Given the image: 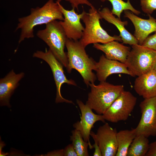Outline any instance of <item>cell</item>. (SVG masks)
<instances>
[{"instance_id": "obj_1", "label": "cell", "mask_w": 156, "mask_h": 156, "mask_svg": "<svg viewBox=\"0 0 156 156\" xmlns=\"http://www.w3.org/2000/svg\"><path fill=\"white\" fill-rule=\"evenodd\" d=\"M63 21L64 17L57 3L54 0H49L41 7L31 8L30 13L18 19L16 31H21L18 43L25 39L34 37V29L36 26L46 24L54 20Z\"/></svg>"}, {"instance_id": "obj_2", "label": "cell", "mask_w": 156, "mask_h": 156, "mask_svg": "<svg viewBox=\"0 0 156 156\" xmlns=\"http://www.w3.org/2000/svg\"><path fill=\"white\" fill-rule=\"evenodd\" d=\"M65 46L67 50V72L70 73L72 69L76 70L80 74L84 81L88 87L90 83H94L97 77L92 72L95 71L96 62L89 57L84 47L79 41L67 38Z\"/></svg>"}, {"instance_id": "obj_3", "label": "cell", "mask_w": 156, "mask_h": 156, "mask_svg": "<svg viewBox=\"0 0 156 156\" xmlns=\"http://www.w3.org/2000/svg\"><path fill=\"white\" fill-rule=\"evenodd\" d=\"M88 12L84 10L81 18L85 27L81 38L79 41L84 47L91 44H103L116 40L121 41L120 36L109 35L101 26L100 20L101 17L99 11L92 5Z\"/></svg>"}, {"instance_id": "obj_4", "label": "cell", "mask_w": 156, "mask_h": 156, "mask_svg": "<svg viewBox=\"0 0 156 156\" xmlns=\"http://www.w3.org/2000/svg\"><path fill=\"white\" fill-rule=\"evenodd\" d=\"M91 91L86 104L98 114L103 115L124 90L122 85H114L105 81L95 85L90 83Z\"/></svg>"}, {"instance_id": "obj_5", "label": "cell", "mask_w": 156, "mask_h": 156, "mask_svg": "<svg viewBox=\"0 0 156 156\" xmlns=\"http://www.w3.org/2000/svg\"><path fill=\"white\" fill-rule=\"evenodd\" d=\"M45 28L38 31L37 36L49 46L57 59L66 68L68 59L64 49L67 37L59 21L54 20L46 24Z\"/></svg>"}, {"instance_id": "obj_6", "label": "cell", "mask_w": 156, "mask_h": 156, "mask_svg": "<svg viewBox=\"0 0 156 156\" xmlns=\"http://www.w3.org/2000/svg\"><path fill=\"white\" fill-rule=\"evenodd\" d=\"M156 51L137 44L132 45L125 63L131 76L137 77L153 69Z\"/></svg>"}, {"instance_id": "obj_7", "label": "cell", "mask_w": 156, "mask_h": 156, "mask_svg": "<svg viewBox=\"0 0 156 156\" xmlns=\"http://www.w3.org/2000/svg\"><path fill=\"white\" fill-rule=\"evenodd\" d=\"M34 57L41 59L45 61L49 66L53 74L56 88L55 102L56 103L62 102L74 104L73 102L64 98L61 93V88L63 83L77 86L75 82L72 79H68L64 73L63 65L57 59L49 49L45 51H37L33 55Z\"/></svg>"}, {"instance_id": "obj_8", "label": "cell", "mask_w": 156, "mask_h": 156, "mask_svg": "<svg viewBox=\"0 0 156 156\" xmlns=\"http://www.w3.org/2000/svg\"><path fill=\"white\" fill-rule=\"evenodd\" d=\"M137 101V98L130 92L123 90L103 114L104 119L112 123L127 120Z\"/></svg>"}, {"instance_id": "obj_9", "label": "cell", "mask_w": 156, "mask_h": 156, "mask_svg": "<svg viewBox=\"0 0 156 156\" xmlns=\"http://www.w3.org/2000/svg\"><path fill=\"white\" fill-rule=\"evenodd\" d=\"M141 117L135 128L136 135L156 136V97L145 99L140 104Z\"/></svg>"}, {"instance_id": "obj_10", "label": "cell", "mask_w": 156, "mask_h": 156, "mask_svg": "<svg viewBox=\"0 0 156 156\" xmlns=\"http://www.w3.org/2000/svg\"><path fill=\"white\" fill-rule=\"evenodd\" d=\"M77 103L80 110L81 116L80 120L73 124V127L81 133L84 140L89 144L90 149L93 148L90 141L91 130L94 124L96 122H105L103 115L94 113L92 109L86 104H84L81 101L77 99Z\"/></svg>"}, {"instance_id": "obj_11", "label": "cell", "mask_w": 156, "mask_h": 156, "mask_svg": "<svg viewBox=\"0 0 156 156\" xmlns=\"http://www.w3.org/2000/svg\"><path fill=\"white\" fill-rule=\"evenodd\" d=\"M117 132L105 123L99 127L96 133L91 131L90 135L97 141L102 156H116L118 150Z\"/></svg>"}, {"instance_id": "obj_12", "label": "cell", "mask_w": 156, "mask_h": 156, "mask_svg": "<svg viewBox=\"0 0 156 156\" xmlns=\"http://www.w3.org/2000/svg\"><path fill=\"white\" fill-rule=\"evenodd\" d=\"M57 2L64 17V20L59 21V23L67 38L74 40H80L84 29L80 21L83 15V12L79 14L75 12L74 8L70 10H66L60 3Z\"/></svg>"}, {"instance_id": "obj_13", "label": "cell", "mask_w": 156, "mask_h": 156, "mask_svg": "<svg viewBox=\"0 0 156 156\" xmlns=\"http://www.w3.org/2000/svg\"><path fill=\"white\" fill-rule=\"evenodd\" d=\"M124 17L129 19L135 28L134 36L142 45L151 33L156 31V19L149 14L148 19L140 18L129 10L124 11Z\"/></svg>"}, {"instance_id": "obj_14", "label": "cell", "mask_w": 156, "mask_h": 156, "mask_svg": "<svg viewBox=\"0 0 156 156\" xmlns=\"http://www.w3.org/2000/svg\"><path fill=\"white\" fill-rule=\"evenodd\" d=\"M95 65L96 75L100 82L105 81L108 76L114 74H124L131 76L124 63L109 59L103 55L100 56L98 62H96Z\"/></svg>"}, {"instance_id": "obj_15", "label": "cell", "mask_w": 156, "mask_h": 156, "mask_svg": "<svg viewBox=\"0 0 156 156\" xmlns=\"http://www.w3.org/2000/svg\"><path fill=\"white\" fill-rule=\"evenodd\" d=\"M25 73L16 74L12 70L4 78L0 80V103L1 106L10 107L9 101L14 90L19 85V82L24 77Z\"/></svg>"}, {"instance_id": "obj_16", "label": "cell", "mask_w": 156, "mask_h": 156, "mask_svg": "<svg viewBox=\"0 0 156 156\" xmlns=\"http://www.w3.org/2000/svg\"><path fill=\"white\" fill-rule=\"evenodd\" d=\"M134 88L144 99L156 97V71L153 69L135 79Z\"/></svg>"}, {"instance_id": "obj_17", "label": "cell", "mask_w": 156, "mask_h": 156, "mask_svg": "<svg viewBox=\"0 0 156 156\" xmlns=\"http://www.w3.org/2000/svg\"><path fill=\"white\" fill-rule=\"evenodd\" d=\"M93 47L103 52L107 58L124 63L131 50L129 47L116 40L102 44L99 43L94 44Z\"/></svg>"}, {"instance_id": "obj_18", "label": "cell", "mask_w": 156, "mask_h": 156, "mask_svg": "<svg viewBox=\"0 0 156 156\" xmlns=\"http://www.w3.org/2000/svg\"><path fill=\"white\" fill-rule=\"evenodd\" d=\"M101 18L104 19L109 23L112 24L117 28L120 32L123 43L132 46L138 44L135 37L125 28V26L128 24L127 21H122L118 17H115L112 11L107 7H105L100 11H98Z\"/></svg>"}, {"instance_id": "obj_19", "label": "cell", "mask_w": 156, "mask_h": 156, "mask_svg": "<svg viewBox=\"0 0 156 156\" xmlns=\"http://www.w3.org/2000/svg\"><path fill=\"white\" fill-rule=\"evenodd\" d=\"M136 136L135 128L117 132L118 150L116 156H127L128 149Z\"/></svg>"}, {"instance_id": "obj_20", "label": "cell", "mask_w": 156, "mask_h": 156, "mask_svg": "<svg viewBox=\"0 0 156 156\" xmlns=\"http://www.w3.org/2000/svg\"><path fill=\"white\" fill-rule=\"evenodd\" d=\"M148 138L142 135H136L128 149L127 156H146L149 147Z\"/></svg>"}, {"instance_id": "obj_21", "label": "cell", "mask_w": 156, "mask_h": 156, "mask_svg": "<svg viewBox=\"0 0 156 156\" xmlns=\"http://www.w3.org/2000/svg\"><path fill=\"white\" fill-rule=\"evenodd\" d=\"M72 134L70 140L78 156H89L88 147L89 144L84 140L80 132L75 129L72 131Z\"/></svg>"}, {"instance_id": "obj_22", "label": "cell", "mask_w": 156, "mask_h": 156, "mask_svg": "<svg viewBox=\"0 0 156 156\" xmlns=\"http://www.w3.org/2000/svg\"><path fill=\"white\" fill-rule=\"evenodd\" d=\"M100 0L102 2L106 1H109L112 6V9L111 10L112 13L120 19L121 14L125 10H129L136 15H138L140 13L139 11L135 9L132 6L130 0H127L126 2L123 0Z\"/></svg>"}, {"instance_id": "obj_23", "label": "cell", "mask_w": 156, "mask_h": 156, "mask_svg": "<svg viewBox=\"0 0 156 156\" xmlns=\"http://www.w3.org/2000/svg\"><path fill=\"white\" fill-rule=\"evenodd\" d=\"M140 2L142 10L148 15L156 10V0H140Z\"/></svg>"}, {"instance_id": "obj_24", "label": "cell", "mask_w": 156, "mask_h": 156, "mask_svg": "<svg viewBox=\"0 0 156 156\" xmlns=\"http://www.w3.org/2000/svg\"><path fill=\"white\" fill-rule=\"evenodd\" d=\"M142 45L156 51V31L154 34L148 36Z\"/></svg>"}, {"instance_id": "obj_25", "label": "cell", "mask_w": 156, "mask_h": 156, "mask_svg": "<svg viewBox=\"0 0 156 156\" xmlns=\"http://www.w3.org/2000/svg\"><path fill=\"white\" fill-rule=\"evenodd\" d=\"M63 0H57L56 1L60 3ZM69 2L73 8L76 9L79 11V6L80 5L84 4L91 7L92 4L88 0H64Z\"/></svg>"}, {"instance_id": "obj_26", "label": "cell", "mask_w": 156, "mask_h": 156, "mask_svg": "<svg viewBox=\"0 0 156 156\" xmlns=\"http://www.w3.org/2000/svg\"><path fill=\"white\" fill-rule=\"evenodd\" d=\"M64 156H78L72 143L68 145L64 149Z\"/></svg>"}, {"instance_id": "obj_27", "label": "cell", "mask_w": 156, "mask_h": 156, "mask_svg": "<svg viewBox=\"0 0 156 156\" xmlns=\"http://www.w3.org/2000/svg\"><path fill=\"white\" fill-rule=\"evenodd\" d=\"M146 156H156V140L150 144L149 149Z\"/></svg>"}, {"instance_id": "obj_28", "label": "cell", "mask_w": 156, "mask_h": 156, "mask_svg": "<svg viewBox=\"0 0 156 156\" xmlns=\"http://www.w3.org/2000/svg\"><path fill=\"white\" fill-rule=\"evenodd\" d=\"M93 139L94 143L92 146L93 148H94L93 156H102L101 151L99 144L96 140L94 138Z\"/></svg>"}, {"instance_id": "obj_29", "label": "cell", "mask_w": 156, "mask_h": 156, "mask_svg": "<svg viewBox=\"0 0 156 156\" xmlns=\"http://www.w3.org/2000/svg\"><path fill=\"white\" fill-rule=\"evenodd\" d=\"M49 155L51 156H64V149L52 151L49 153Z\"/></svg>"}, {"instance_id": "obj_30", "label": "cell", "mask_w": 156, "mask_h": 156, "mask_svg": "<svg viewBox=\"0 0 156 156\" xmlns=\"http://www.w3.org/2000/svg\"><path fill=\"white\" fill-rule=\"evenodd\" d=\"M155 71H156V62L154 66V69Z\"/></svg>"}]
</instances>
